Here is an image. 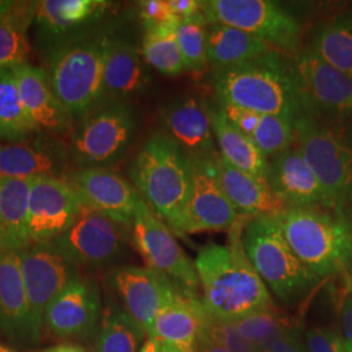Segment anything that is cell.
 I'll return each mask as SVG.
<instances>
[{"label":"cell","instance_id":"obj_1","mask_svg":"<svg viewBox=\"0 0 352 352\" xmlns=\"http://www.w3.org/2000/svg\"><path fill=\"white\" fill-rule=\"evenodd\" d=\"M251 217L240 215L225 245L208 244L197 252L195 267L202 304L215 320L236 322L273 309L270 292L244 251L241 234Z\"/></svg>","mask_w":352,"mask_h":352},{"label":"cell","instance_id":"obj_2","mask_svg":"<svg viewBox=\"0 0 352 352\" xmlns=\"http://www.w3.org/2000/svg\"><path fill=\"white\" fill-rule=\"evenodd\" d=\"M213 87L218 102L294 119L302 113L295 59L280 51L214 72Z\"/></svg>","mask_w":352,"mask_h":352},{"label":"cell","instance_id":"obj_3","mask_svg":"<svg viewBox=\"0 0 352 352\" xmlns=\"http://www.w3.org/2000/svg\"><path fill=\"white\" fill-rule=\"evenodd\" d=\"M289 247L318 278L352 274V212L286 208L273 217Z\"/></svg>","mask_w":352,"mask_h":352},{"label":"cell","instance_id":"obj_4","mask_svg":"<svg viewBox=\"0 0 352 352\" xmlns=\"http://www.w3.org/2000/svg\"><path fill=\"white\" fill-rule=\"evenodd\" d=\"M129 176L140 196L168 227L183 212L192 186V160L180 145L158 131L133 158Z\"/></svg>","mask_w":352,"mask_h":352},{"label":"cell","instance_id":"obj_5","mask_svg":"<svg viewBox=\"0 0 352 352\" xmlns=\"http://www.w3.org/2000/svg\"><path fill=\"white\" fill-rule=\"evenodd\" d=\"M241 241L257 274L282 302H298L318 282L292 251L273 217L250 218Z\"/></svg>","mask_w":352,"mask_h":352},{"label":"cell","instance_id":"obj_6","mask_svg":"<svg viewBox=\"0 0 352 352\" xmlns=\"http://www.w3.org/2000/svg\"><path fill=\"white\" fill-rule=\"evenodd\" d=\"M296 145L315 170L336 209L352 206V126L300 113Z\"/></svg>","mask_w":352,"mask_h":352},{"label":"cell","instance_id":"obj_7","mask_svg":"<svg viewBox=\"0 0 352 352\" xmlns=\"http://www.w3.org/2000/svg\"><path fill=\"white\" fill-rule=\"evenodd\" d=\"M110 39L106 34H91L47 58L52 89L74 119L101 107Z\"/></svg>","mask_w":352,"mask_h":352},{"label":"cell","instance_id":"obj_8","mask_svg":"<svg viewBox=\"0 0 352 352\" xmlns=\"http://www.w3.org/2000/svg\"><path fill=\"white\" fill-rule=\"evenodd\" d=\"M139 116L126 103H110L89 113L71 138V162L78 168H110L118 164L139 133Z\"/></svg>","mask_w":352,"mask_h":352},{"label":"cell","instance_id":"obj_9","mask_svg":"<svg viewBox=\"0 0 352 352\" xmlns=\"http://www.w3.org/2000/svg\"><path fill=\"white\" fill-rule=\"evenodd\" d=\"M201 12L208 23L238 28L291 56L302 49L300 23L276 1L205 0Z\"/></svg>","mask_w":352,"mask_h":352},{"label":"cell","instance_id":"obj_10","mask_svg":"<svg viewBox=\"0 0 352 352\" xmlns=\"http://www.w3.org/2000/svg\"><path fill=\"white\" fill-rule=\"evenodd\" d=\"M131 232L133 244L148 267L171 279L184 292L196 295L200 280L195 263L182 250L174 232L142 197L138 204Z\"/></svg>","mask_w":352,"mask_h":352},{"label":"cell","instance_id":"obj_11","mask_svg":"<svg viewBox=\"0 0 352 352\" xmlns=\"http://www.w3.org/2000/svg\"><path fill=\"white\" fill-rule=\"evenodd\" d=\"M302 113L352 126V76L302 47L295 56Z\"/></svg>","mask_w":352,"mask_h":352},{"label":"cell","instance_id":"obj_12","mask_svg":"<svg viewBox=\"0 0 352 352\" xmlns=\"http://www.w3.org/2000/svg\"><path fill=\"white\" fill-rule=\"evenodd\" d=\"M111 6L106 0L36 1L33 26L38 51L50 58L56 51L91 36Z\"/></svg>","mask_w":352,"mask_h":352},{"label":"cell","instance_id":"obj_13","mask_svg":"<svg viewBox=\"0 0 352 352\" xmlns=\"http://www.w3.org/2000/svg\"><path fill=\"white\" fill-rule=\"evenodd\" d=\"M214 157V155H213ZM213 157L192 160V186L188 200L175 223L174 235L186 236L206 231H230L240 218L227 199L214 168Z\"/></svg>","mask_w":352,"mask_h":352},{"label":"cell","instance_id":"obj_14","mask_svg":"<svg viewBox=\"0 0 352 352\" xmlns=\"http://www.w3.org/2000/svg\"><path fill=\"white\" fill-rule=\"evenodd\" d=\"M129 230L82 204L74 226L51 244L74 266L96 269L113 263L120 254Z\"/></svg>","mask_w":352,"mask_h":352},{"label":"cell","instance_id":"obj_15","mask_svg":"<svg viewBox=\"0 0 352 352\" xmlns=\"http://www.w3.org/2000/svg\"><path fill=\"white\" fill-rule=\"evenodd\" d=\"M82 202L64 179L30 177L28 234L30 244L51 243L67 232L80 214Z\"/></svg>","mask_w":352,"mask_h":352},{"label":"cell","instance_id":"obj_16","mask_svg":"<svg viewBox=\"0 0 352 352\" xmlns=\"http://www.w3.org/2000/svg\"><path fill=\"white\" fill-rule=\"evenodd\" d=\"M19 253L30 309V321L38 342L49 305L75 278L74 265L51 243L32 244Z\"/></svg>","mask_w":352,"mask_h":352},{"label":"cell","instance_id":"obj_17","mask_svg":"<svg viewBox=\"0 0 352 352\" xmlns=\"http://www.w3.org/2000/svg\"><path fill=\"white\" fill-rule=\"evenodd\" d=\"M67 182L89 209L132 230L141 196L120 174L111 168H77Z\"/></svg>","mask_w":352,"mask_h":352},{"label":"cell","instance_id":"obj_18","mask_svg":"<svg viewBox=\"0 0 352 352\" xmlns=\"http://www.w3.org/2000/svg\"><path fill=\"white\" fill-rule=\"evenodd\" d=\"M69 164L72 162L68 145L45 132L0 145V176L21 179L47 176L67 180Z\"/></svg>","mask_w":352,"mask_h":352},{"label":"cell","instance_id":"obj_19","mask_svg":"<svg viewBox=\"0 0 352 352\" xmlns=\"http://www.w3.org/2000/svg\"><path fill=\"white\" fill-rule=\"evenodd\" d=\"M113 289L123 299L126 312L151 337L155 317L167 296L177 287L168 278L151 267L123 266L109 274Z\"/></svg>","mask_w":352,"mask_h":352},{"label":"cell","instance_id":"obj_20","mask_svg":"<svg viewBox=\"0 0 352 352\" xmlns=\"http://www.w3.org/2000/svg\"><path fill=\"white\" fill-rule=\"evenodd\" d=\"M266 180L286 208L321 206L336 209L315 170L296 144L269 160Z\"/></svg>","mask_w":352,"mask_h":352},{"label":"cell","instance_id":"obj_21","mask_svg":"<svg viewBox=\"0 0 352 352\" xmlns=\"http://www.w3.org/2000/svg\"><path fill=\"white\" fill-rule=\"evenodd\" d=\"M100 311L96 283L75 277L49 305L43 324L58 338L85 337L94 330Z\"/></svg>","mask_w":352,"mask_h":352},{"label":"cell","instance_id":"obj_22","mask_svg":"<svg viewBox=\"0 0 352 352\" xmlns=\"http://www.w3.org/2000/svg\"><path fill=\"white\" fill-rule=\"evenodd\" d=\"M12 69L26 113L38 132L56 138L69 132L74 118L58 100L49 72L29 63L17 64Z\"/></svg>","mask_w":352,"mask_h":352},{"label":"cell","instance_id":"obj_23","mask_svg":"<svg viewBox=\"0 0 352 352\" xmlns=\"http://www.w3.org/2000/svg\"><path fill=\"white\" fill-rule=\"evenodd\" d=\"M161 122L164 133L190 158H209L218 153L209 104L201 100L184 96L168 102L161 111Z\"/></svg>","mask_w":352,"mask_h":352},{"label":"cell","instance_id":"obj_24","mask_svg":"<svg viewBox=\"0 0 352 352\" xmlns=\"http://www.w3.org/2000/svg\"><path fill=\"white\" fill-rule=\"evenodd\" d=\"M209 316L196 295L176 287L155 317L151 337L183 352H196L202 327Z\"/></svg>","mask_w":352,"mask_h":352},{"label":"cell","instance_id":"obj_25","mask_svg":"<svg viewBox=\"0 0 352 352\" xmlns=\"http://www.w3.org/2000/svg\"><path fill=\"white\" fill-rule=\"evenodd\" d=\"M151 84V68L141 51L128 41L111 38L104 64L101 106L141 96Z\"/></svg>","mask_w":352,"mask_h":352},{"label":"cell","instance_id":"obj_26","mask_svg":"<svg viewBox=\"0 0 352 352\" xmlns=\"http://www.w3.org/2000/svg\"><path fill=\"white\" fill-rule=\"evenodd\" d=\"M213 164L221 187L240 215L276 217L286 209L267 180L231 166L219 155V151L214 155Z\"/></svg>","mask_w":352,"mask_h":352},{"label":"cell","instance_id":"obj_27","mask_svg":"<svg viewBox=\"0 0 352 352\" xmlns=\"http://www.w3.org/2000/svg\"><path fill=\"white\" fill-rule=\"evenodd\" d=\"M0 327L14 342H37L19 252L0 251Z\"/></svg>","mask_w":352,"mask_h":352},{"label":"cell","instance_id":"obj_28","mask_svg":"<svg viewBox=\"0 0 352 352\" xmlns=\"http://www.w3.org/2000/svg\"><path fill=\"white\" fill-rule=\"evenodd\" d=\"M30 179L0 176V250L20 252L30 245L28 205Z\"/></svg>","mask_w":352,"mask_h":352},{"label":"cell","instance_id":"obj_29","mask_svg":"<svg viewBox=\"0 0 352 352\" xmlns=\"http://www.w3.org/2000/svg\"><path fill=\"white\" fill-rule=\"evenodd\" d=\"M214 139L219 155L236 168L253 176L265 179L269 171V160L257 148L251 138L240 132L227 120L225 113L217 106H209Z\"/></svg>","mask_w":352,"mask_h":352},{"label":"cell","instance_id":"obj_30","mask_svg":"<svg viewBox=\"0 0 352 352\" xmlns=\"http://www.w3.org/2000/svg\"><path fill=\"white\" fill-rule=\"evenodd\" d=\"M272 50L270 45L238 28L208 24V67L214 72L250 62Z\"/></svg>","mask_w":352,"mask_h":352},{"label":"cell","instance_id":"obj_31","mask_svg":"<svg viewBox=\"0 0 352 352\" xmlns=\"http://www.w3.org/2000/svg\"><path fill=\"white\" fill-rule=\"evenodd\" d=\"M308 50L352 76V11L338 13L312 29Z\"/></svg>","mask_w":352,"mask_h":352},{"label":"cell","instance_id":"obj_32","mask_svg":"<svg viewBox=\"0 0 352 352\" xmlns=\"http://www.w3.org/2000/svg\"><path fill=\"white\" fill-rule=\"evenodd\" d=\"M34 13L36 1H13L11 10L0 17V68L26 63L30 51L28 33Z\"/></svg>","mask_w":352,"mask_h":352},{"label":"cell","instance_id":"obj_33","mask_svg":"<svg viewBox=\"0 0 352 352\" xmlns=\"http://www.w3.org/2000/svg\"><path fill=\"white\" fill-rule=\"evenodd\" d=\"M37 132L21 101L12 68H0V140L17 142Z\"/></svg>","mask_w":352,"mask_h":352},{"label":"cell","instance_id":"obj_34","mask_svg":"<svg viewBox=\"0 0 352 352\" xmlns=\"http://www.w3.org/2000/svg\"><path fill=\"white\" fill-rule=\"evenodd\" d=\"M179 20L162 25L144 28L141 54L149 67L162 75L179 76L186 71L176 39Z\"/></svg>","mask_w":352,"mask_h":352},{"label":"cell","instance_id":"obj_35","mask_svg":"<svg viewBox=\"0 0 352 352\" xmlns=\"http://www.w3.org/2000/svg\"><path fill=\"white\" fill-rule=\"evenodd\" d=\"M145 337L126 311L110 307L102 317L96 352H140Z\"/></svg>","mask_w":352,"mask_h":352},{"label":"cell","instance_id":"obj_36","mask_svg":"<svg viewBox=\"0 0 352 352\" xmlns=\"http://www.w3.org/2000/svg\"><path fill=\"white\" fill-rule=\"evenodd\" d=\"M208 20L204 13L180 20L176 26V39L186 71L201 74L208 67Z\"/></svg>","mask_w":352,"mask_h":352},{"label":"cell","instance_id":"obj_37","mask_svg":"<svg viewBox=\"0 0 352 352\" xmlns=\"http://www.w3.org/2000/svg\"><path fill=\"white\" fill-rule=\"evenodd\" d=\"M251 140L267 160H272L296 144L295 119L263 113L258 126L252 133Z\"/></svg>","mask_w":352,"mask_h":352},{"label":"cell","instance_id":"obj_38","mask_svg":"<svg viewBox=\"0 0 352 352\" xmlns=\"http://www.w3.org/2000/svg\"><path fill=\"white\" fill-rule=\"evenodd\" d=\"M234 324L240 336L254 344L258 350L270 340L295 330V327L289 324V320L279 315L274 309L253 314Z\"/></svg>","mask_w":352,"mask_h":352},{"label":"cell","instance_id":"obj_39","mask_svg":"<svg viewBox=\"0 0 352 352\" xmlns=\"http://www.w3.org/2000/svg\"><path fill=\"white\" fill-rule=\"evenodd\" d=\"M200 338L210 340L228 352H260L254 344L240 336L234 322L219 321L210 315L208 316L202 327Z\"/></svg>","mask_w":352,"mask_h":352},{"label":"cell","instance_id":"obj_40","mask_svg":"<svg viewBox=\"0 0 352 352\" xmlns=\"http://www.w3.org/2000/svg\"><path fill=\"white\" fill-rule=\"evenodd\" d=\"M218 107L225 113L227 120L248 138H251L252 133L256 131L263 116V113L251 111L226 102H218Z\"/></svg>","mask_w":352,"mask_h":352},{"label":"cell","instance_id":"obj_41","mask_svg":"<svg viewBox=\"0 0 352 352\" xmlns=\"http://www.w3.org/2000/svg\"><path fill=\"white\" fill-rule=\"evenodd\" d=\"M340 336L327 329H309L305 333L304 347L307 352H343Z\"/></svg>","mask_w":352,"mask_h":352},{"label":"cell","instance_id":"obj_42","mask_svg":"<svg viewBox=\"0 0 352 352\" xmlns=\"http://www.w3.org/2000/svg\"><path fill=\"white\" fill-rule=\"evenodd\" d=\"M140 17L144 28L162 25L176 21L168 0H144L139 3Z\"/></svg>","mask_w":352,"mask_h":352},{"label":"cell","instance_id":"obj_43","mask_svg":"<svg viewBox=\"0 0 352 352\" xmlns=\"http://www.w3.org/2000/svg\"><path fill=\"white\" fill-rule=\"evenodd\" d=\"M264 352H307L296 336V330L285 333L266 343L260 350Z\"/></svg>","mask_w":352,"mask_h":352},{"label":"cell","instance_id":"obj_44","mask_svg":"<svg viewBox=\"0 0 352 352\" xmlns=\"http://www.w3.org/2000/svg\"><path fill=\"white\" fill-rule=\"evenodd\" d=\"M168 3L179 21L201 12V1L199 0H168Z\"/></svg>","mask_w":352,"mask_h":352},{"label":"cell","instance_id":"obj_45","mask_svg":"<svg viewBox=\"0 0 352 352\" xmlns=\"http://www.w3.org/2000/svg\"><path fill=\"white\" fill-rule=\"evenodd\" d=\"M342 327L346 342L352 344V292L346 298L342 308Z\"/></svg>","mask_w":352,"mask_h":352},{"label":"cell","instance_id":"obj_46","mask_svg":"<svg viewBox=\"0 0 352 352\" xmlns=\"http://www.w3.org/2000/svg\"><path fill=\"white\" fill-rule=\"evenodd\" d=\"M32 352H89L85 347H82L81 344L77 343H60V344H55L50 346L42 350Z\"/></svg>","mask_w":352,"mask_h":352},{"label":"cell","instance_id":"obj_47","mask_svg":"<svg viewBox=\"0 0 352 352\" xmlns=\"http://www.w3.org/2000/svg\"><path fill=\"white\" fill-rule=\"evenodd\" d=\"M196 352H228L225 349H222V347H219V346H217V344H214L212 343L210 340H204V338H200L199 340V343H197V350Z\"/></svg>","mask_w":352,"mask_h":352},{"label":"cell","instance_id":"obj_48","mask_svg":"<svg viewBox=\"0 0 352 352\" xmlns=\"http://www.w3.org/2000/svg\"><path fill=\"white\" fill-rule=\"evenodd\" d=\"M155 352H183L180 351L179 349H176L174 346L168 344V343H164V342H158L157 340V350Z\"/></svg>","mask_w":352,"mask_h":352},{"label":"cell","instance_id":"obj_49","mask_svg":"<svg viewBox=\"0 0 352 352\" xmlns=\"http://www.w3.org/2000/svg\"><path fill=\"white\" fill-rule=\"evenodd\" d=\"M157 350V340H153V338H148L145 340L144 346L141 347L140 352H155Z\"/></svg>","mask_w":352,"mask_h":352},{"label":"cell","instance_id":"obj_50","mask_svg":"<svg viewBox=\"0 0 352 352\" xmlns=\"http://www.w3.org/2000/svg\"><path fill=\"white\" fill-rule=\"evenodd\" d=\"M13 6V1H8V0H0V17L4 16L6 13L11 10Z\"/></svg>","mask_w":352,"mask_h":352},{"label":"cell","instance_id":"obj_51","mask_svg":"<svg viewBox=\"0 0 352 352\" xmlns=\"http://www.w3.org/2000/svg\"><path fill=\"white\" fill-rule=\"evenodd\" d=\"M0 352H17L12 347H10L8 344H3L0 343Z\"/></svg>","mask_w":352,"mask_h":352},{"label":"cell","instance_id":"obj_52","mask_svg":"<svg viewBox=\"0 0 352 352\" xmlns=\"http://www.w3.org/2000/svg\"><path fill=\"white\" fill-rule=\"evenodd\" d=\"M343 352H352V344L344 340L343 343Z\"/></svg>","mask_w":352,"mask_h":352},{"label":"cell","instance_id":"obj_53","mask_svg":"<svg viewBox=\"0 0 352 352\" xmlns=\"http://www.w3.org/2000/svg\"><path fill=\"white\" fill-rule=\"evenodd\" d=\"M0 251H1V250H0Z\"/></svg>","mask_w":352,"mask_h":352}]
</instances>
